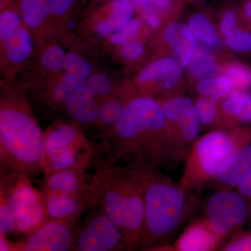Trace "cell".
I'll return each mask as SVG.
<instances>
[{
  "label": "cell",
  "mask_w": 251,
  "mask_h": 251,
  "mask_svg": "<svg viewBox=\"0 0 251 251\" xmlns=\"http://www.w3.org/2000/svg\"><path fill=\"white\" fill-rule=\"evenodd\" d=\"M166 120L161 104L148 95L131 97L120 120L103 140L94 142L97 152L110 163L145 162L170 166Z\"/></svg>",
  "instance_id": "cell-1"
},
{
  "label": "cell",
  "mask_w": 251,
  "mask_h": 251,
  "mask_svg": "<svg viewBox=\"0 0 251 251\" xmlns=\"http://www.w3.org/2000/svg\"><path fill=\"white\" fill-rule=\"evenodd\" d=\"M92 168L91 192L110 221L125 235L129 251H136L141 237L145 189L139 171L130 164L108 163L97 152Z\"/></svg>",
  "instance_id": "cell-2"
},
{
  "label": "cell",
  "mask_w": 251,
  "mask_h": 251,
  "mask_svg": "<svg viewBox=\"0 0 251 251\" xmlns=\"http://www.w3.org/2000/svg\"><path fill=\"white\" fill-rule=\"evenodd\" d=\"M126 164L138 169L145 189L143 228L136 251L162 250L191 215L197 200L153 163Z\"/></svg>",
  "instance_id": "cell-3"
},
{
  "label": "cell",
  "mask_w": 251,
  "mask_h": 251,
  "mask_svg": "<svg viewBox=\"0 0 251 251\" xmlns=\"http://www.w3.org/2000/svg\"><path fill=\"white\" fill-rule=\"evenodd\" d=\"M44 132L21 96H4L0 105V175L34 177L44 173Z\"/></svg>",
  "instance_id": "cell-4"
},
{
  "label": "cell",
  "mask_w": 251,
  "mask_h": 251,
  "mask_svg": "<svg viewBox=\"0 0 251 251\" xmlns=\"http://www.w3.org/2000/svg\"><path fill=\"white\" fill-rule=\"evenodd\" d=\"M251 141V128L216 129L199 137L185 161L179 184L192 193L210 184L224 161Z\"/></svg>",
  "instance_id": "cell-5"
},
{
  "label": "cell",
  "mask_w": 251,
  "mask_h": 251,
  "mask_svg": "<svg viewBox=\"0 0 251 251\" xmlns=\"http://www.w3.org/2000/svg\"><path fill=\"white\" fill-rule=\"evenodd\" d=\"M96 146L77 126L57 122L44 132V176L62 170L92 168Z\"/></svg>",
  "instance_id": "cell-6"
},
{
  "label": "cell",
  "mask_w": 251,
  "mask_h": 251,
  "mask_svg": "<svg viewBox=\"0 0 251 251\" xmlns=\"http://www.w3.org/2000/svg\"><path fill=\"white\" fill-rule=\"evenodd\" d=\"M166 117L167 149L170 165L186 161L193 144L199 138L201 118L195 103L182 96L169 97L161 102Z\"/></svg>",
  "instance_id": "cell-7"
},
{
  "label": "cell",
  "mask_w": 251,
  "mask_h": 251,
  "mask_svg": "<svg viewBox=\"0 0 251 251\" xmlns=\"http://www.w3.org/2000/svg\"><path fill=\"white\" fill-rule=\"evenodd\" d=\"M0 192L4 193L16 217L18 233L29 235L46 222L44 199L40 189L25 174L0 175Z\"/></svg>",
  "instance_id": "cell-8"
},
{
  "label": "cell",
  "mask_w": 251,
  "mask_h": 251,
  "mask_svg": "<svg viewBox=\"0 0 251 251\" xmlns=\"http://www.w3.org/2000/svg\"><path fill=\"white\" fill-rule=\"evenodd\" d=\"M202 219L224 241L242 231L249 220V204L237 190L219 188L203 204Z\"/></svg>",
  "instance_id": "cell-9"
},
{
  "label": "cell",
  "mask_w": 251,
  "mask_h": 251,
  "mask_svg": "<svg viewBox=\"0 0 251 251\" xmlns=\"http://www.w3.org/2000/svg\"><path fill=\"white\" fill-rule=\"evenodd\" d=\"M112 94L110 77L103 74H93L85 85L68 99L63 110L71 123L81 130L94 126L100 109Z\"/></svg>",
  "instance_id": "cell-10"
},
{
  "label": "cell",
  "mask_w": 251,
  "mask_h": 251,
  "mask_svg": "<svg viewBox=\"0 0 251 251\" xmlns=\"http://www.w3.org/2000/svg\"><path fill=\"white\" fill-rule=\"evenodd\" d=\"M129 251L125 235L98 204L88 209L74 251Z\"/></svg>",
  "instance_id": "cell-11"
},
{
  "label": "cell",
  "mask_w": 251,
  "mask_h": 251,
  "mask_svg": "<svg viewBox=\"0 0 251 251\" xmlns=\"http://www.w3.org/2000/svg\"><path fill=\"white\" fill-rule=\"evenodd\" d=\"M80 222L48 221L29 235L11 242L12 251H74Z\"/></svg>",
  "instance_id": "cell-12"
},
{
  "label": "cell",
  "mask_w": 251,
  "mask_h": 251,
  "mask_svg": "<svg viewBox=\"0 0 251 251\" xmlns=\"http://www.w3.org/2000/svg\"><path fill=\"white\" fill-rule=\"evenodd\" d=\"M42 196L46 221L80 222L82 213L94 205L91 190L82 193H46Z\"/></svg>",
  "instance_id": "cell-13"
},
{
  "label": "cell",
  "mask_w": 251,
  "mask_h": 251,
  "mask_svg": "<svg viewBox=\"0 0 251 251\" xmlns=\"http://www.w3.org/2000/svg\"><path fill=\"white\" fill-rule=\"evenodd\" d=\"M93 75L92 64L81 59L75 67L64 72L44 97V103L54 110L64 109L68 99L88 82Z\"/></svg>",
  "instance_id": "cell-14"
},
{
  "label": "cell",
  "mask_w": 251,
  "mask_h": 251,
  "mask_svg": "<svg viewBox=\"0 0 251 251\" xmlns=\"http://www.w3.org/2000/svg\"><path fill=\"white\" fill-rule=\"evenodd\" d=\"M251 172V141L237 149L220 167L211 181L214 186L237 190Z\"/></svg>",
  "instance_id": "cell-15"
},
{
  "label": "cell",
  "mask_w": 251,
  "mask_h": 251,
  "mask_svg": "<svg viewBox=\"0 0 251 251\" xmlns=\"http://www.w3.org/2000/svg\"><path fill=\"white\" fill-rule=\"evenodd\" d=\"M75 0H21L20 14L29 29H40L50 18H61L72 9Z\"/></svg>",
  "instance_id": "cell-16"
},
{
  "label": "cell",
  "mask_w": 251,
  "mask_h": 251,
  "mask_svg": "<svg viewBox=\"0 0 251 251\" xmlns=\"http://www.w3.org/2000/svg\"><path fill=\"white\" fill-rule=\"evenodd\" d=\"M225 241L209 227L203 219L194 221L186 227L169 251H209L219 250Z\"/></svg>",
  "instance_id": "cell-17"
},
{
  "label": "cell",
  "mask_w": 251,
  "mask_h": 251,
  "mask_svg": "<svg viewBox=\"0 0 251 251\" xmlns=\"http://www.w3.org/2000/svg\"><path fill=\"white\" fill-rule=\"evenodd\" d=\"M182 67L176 59L162 57L144 68L138 75V83L143 86L156 85L162 90H171L179 82Z\"/></svg>",
  "instance_id": "cell-18"
},
{
  "label": "cell",
  "mask_w": 251,
  "mask_h": 251,
  "mask_svg": "<svg viewBox=\"0 0 251 251\" xmlns=\"http://www.w3.org/2000/svg\"><path fill=\"white\" fill-rule=\"evenodd\" d=\"M88 170L66 169L44 175L41 181L40 191L42 194L50 193H75L91 190V178Z\"/></svg>",
  "instance_id": "cell-19"
},
{
  "label": "cell",
  "mask_w": 251,
  "mask_h": 251,
  "mask_svg": "<svg viewBox=\"0 0 251 251\" xmlns=\"http://www.w3.org/2000/svg\"><path fill=\"white\" fill-rule=\"evenodd\" d=\"M163 37L181 67H188L198 49L197 40L189 26L170 23L165 29Z\"/></svg>",
  "instance_id": "cell-20"
},
{
  "label": "cell",
  "mask_w": 251,
  "mask_h": 251,
  "mask_svg": "<svg viewBox=\"0 0 251 251\" xmlns=\"http://www.w3.org/2000/svg\"><path fill=\"white\" fill-rule=\"evenodd\" d=\"M134 8L130 0H113L108 14L94 24V32L102 39L110 37L133 21Z\"/></svg>",
  "instance_id": "cell-21"
},
{
  "label": "cell",
  "mask_w": 251,
  "mask_h": 251,
  "mask_svg": "<svg viewBox=\"0 0 251 251\" xmlns=\"http://www.w3.org/2000/svg\"><path fill=\"white\" fill-rule=\"evenodd\" d=\"M0 40L5 57L11 64H23L30 57L33 50L32 38L25 25Z\"/></svg>",
  "instance_id": "cell-22"
},
{
  "label": "cell",
  "mask_w": 251,
  "mask_h": 251,
  "mask_svg": "<svg viewBox=\"0 0 251 251\" xmlns=\"http://www.w3.org/2000/svg\"><path fill=\"white\" fill-rule=\"evenodd\" d=\"M222 110L233 127L237 123H251V94L247 90H234L224 99Z\"/></svg>",
  "instance_id": "cell-23"
},
{
  "label": "cell",
  "mask_w": 251,
  "mask_h": 251,
  "mask_svg": "<svg viewBox=\"0 0 251 251\" xmlns=\"http://www.w3.org/2000/svg\"><path fill=\"white\" fill-rule=\"evenodd\" d=\"M129 99H122L113 93L105 101L100 109L98 120L94 125V126L97 127L99 131L96 140L100 141L111 131L114 126L116 125L123 115L126 105Z\"/></svg>",
  "instance_id": "cell-24"
},
{
  "label": "cell",
  "mask_w": 251,
  "mask_h": 251,
  "mask_svg": "<svg viewBox=\"0 0 251 251\" xmlns=\"http://www.w3.org/2000/svg\"><path fill=\"white\" fill-rule=\"evenodd\" d=\"M188 67L190 74L198 80L219 76L221 73V68L206 48L197 49Z\"/></svg>",
  "instance_id": "cell-25"
},
{
  "label": "cell",
  "mask_w": 251,
  "mask_h": 251,
  "mask_svg": "<svg viewBox=\"0 0 251 251\" xmlns=\"http://www.w3.org/2000/svg\"><path fill=\"white\" fill-rule=\"evenodd\" d=\"M188 26L196 40L206 47L217 48L221 46V38L210 21L201 14L193 15L190 18Z\"/></svg>",
  "instance_id": "cell-26"
},
{
  "label": "cell",
  "mask_w": 251,
  "mask_h": 251,
  "mask_svg": "<svg viewBox=\"0 0 251 251\" xmlns=\"http://www.w3.org/2000/svg\"><path fill=\"white\" fill-rule=\"evenodd\" d=\"M232 81L226 76H217L203 79L197 85L198 93L201 97H209L219 100L227 97L234 90Z\"/></svg>",
  "instance_id": "cell-27"
},
{
  "label": "cell",
  "mask_w": 251,
  "mask_h": 251,
  "mask_svg": "<svg viewBox=\"0 0 251 251\" xmlns=\"http://www.w3.org/2000/svg\"><path fill=\"white\" fill-rule=\"evenodd\" d=\"M19 234L12 207L4 193L0 192V237Z\"/></svg>",
  "instance_id": "cell-28"
},
{
  "label": "cell",
  "mask_w": 251,
  "mask_h": 251,
  "mask_svg": "<svg viewBox=\"0 0 251 251\" xmlns=\"http://www.w3.org/2000/svg\"><path fill=\"white\" fill-rule=\"evenodd\" d=\"M67 52L62 46H49L43 52L41 57V64L48 72L56 73L63 70L64 59Z\"/></svg>",
  "instance_id": "cell-29"
},
{
  "label": "cell",
  "mask_w": 251,
  "mask_h": 251,
  "mask_svg": "<svg viewBox=\"0 0 251 251\" xmlns=\"http://www.w3.org/2000/svg\"><path fill=\"white\" fill-rule=\"evenodd\" d=\"M217 100L201 97L195 102L202 125L210 126L216 123L218 116Z\"/></svg>",
  "instance_id": "cell-30"
},
{
  "label": "cell",
  "mask_w": 251,
  "mask_h": 251,
  "mask_svg": "<svg viewBox=\"0 0 251 251\" xmlns=\"http://www.w3.org/2000/svg\"><path fill=\"white\" fill-rule=\"evenodd\" d=\"M142 25L140 19H133L129 24L109 37L110 44L115 46H122L134 40L141 30Z\"/></svg>",
  "instance_id": "cell-31"
},
{
  "label": "cell",
  "mask_w": 251,
  "mask_h": 251,
  "mask_svg": "<svg viewBox=\"0 0 251 251\" xmlns=\"http://www.w3.org/2000/svg\"><path fill=\"white\" fill-rule=\"evenodd\" d=\"M225 75L232 81L238 90H247L251 85V71L241 64L229 65L225 69Z\"/></svg>",
  "instance_id": "cell-32"
},
{
  "label": "cell",
  "mask_w": 251,
  "mask_h": 251,
  "mask_svg": "<svg viewBox=\"0 0 251 251\" xmlns=\"http://www.w3.org/2000/svg\"><path fill=\"white\" fill-rule=\"evenodd\" d=\"M225 42L227 47L234 52H251V33L237 28L232 34L225 36Z\"/></svg>",
  "instance_id": "cell-33"
},
{
  "label": "cell",
  "mask_w": 251,
  "mask_h": 251,
  "mask_svg": "<svg viewBox=\"0 0 251 251\" xmlns=\"http://www.w3.org/2000/svg\"><path fill=\"white\" fill-rule=\"evenodd\" d=\"M222 251H251V232H241L225 241L220 247Z\"/></svg>",
  "instance_id": "cell-34"
},
{
  "label": "cell",
  "mask_w": 251,
  "mask_h": 251,
  "mask_svg": "<svg viewBox=\"0 0 251 251\" xmlns=\"http://www.w3.org/2000/svg\"><path fill=\"white\" fill-rule=\"evenodd\" d=\"M144 51L145 46L143 43L135 39L122 46L120 53L122 58L128 62H133L141 57Z\"/></svg>",
  "instance_id": "cell-35"
},
{
  "label": "cell",
  "mask_w": 251,
  "mask_h": 251,
  "mask_svg": "<svg viewBox=\"0 0 251 251\" xmlns=\"http://www.w3.org/2000/svg\"><path fill=\"white\" fill-rule=\"evenodd\" d=\"M237 29L236 17L232 11H225L221 18L220 29L224 36H228Z\"/></svg>",
  "instance_id": "cell-36"
},
{
  "label": "cell",
  "mask_w": 251,
  "mask_h": 251,
  "mask_svg": "<svg viewBox=\"0 0 251 251\" xmlns=\"http://www.w3.org/2000/svg\"><path fill=\"white\" fill-rule=\"evenodd\" d=\"M143 10V17L149 25L153 29H157L161 25V16L151 6L147 5Z\"/></svg>",
  "instance_id": "cell-37"
},
{
  "label": "cell",
  "mask_w": 251,
  "mask_h": 251,
  "mask_svg": "<svg viewBox=\"0 0 251 251\" xmlns=\"http://www.w3.org/2000/svg\"><path fill=\"white\" fill-rule=\"evenodd\" d=\"M148 5L162 16L170 12L173 4L172 0H149Z\"/></svg>",
  "instance_id": "cell-38"
},
{
  "label": "cell",
  "mask_w": 251,
  "mask_h": 251,
  "mask_svg": "<svg viewBox=\"0 0 251 251\" xmlns=\"http://www.w3.org/2000/svg\"><path fill=\"white\" fill-rule=\"evenodd\" d=\"M81 57L80 54L77 53V52H69L66 54L65 59H64V65H63V71L69 70L72 68L75 67L76 64L81 60Z\"/></svg>",
  "instance_id": "cell-39"
},
{
  "label": "cell",
  "mask_w": 251,
  "mask_h": 251,
  "mask_svg": "<svg viewBox=\"0 0 251 251\" xmlns=\"http://www.w3.org/2000/svg\"><path fill=\"white\" fill-rule=\"evenodd\" d=\"M238 192L240 193L241 195L249 201L251 198V172L250 174L248 175L247 177L246 178L244 181H242V184L239 185V187L237 188Z\"/></svg>",
  "instance_id": "cell-40"
},
{
  "label": "cell",
  "mask_w": 251,
  "mask_h": 251,
  "mask_svg": "<svg viewBox=\"0 0 251 251\" xmlns=\"http://www.w3.org/2000/svg\"><path fill=\"white\" fill-rule=\"evenodd\" d=\"M135 8L143 9L148 4L149 0H130Z\"/></svg>",
  "instance_id": "cell-41"
},
{
  "label": "cell",
  "mask_w": 251,
  "mask_h": 251,
  "mask_svg": "<svg viewBox=\"0 0 251 251\" xmlns=\"http://www.w3.org/2000/svg\"><path fill=\"white\" fill-rule=\"evenodd\" d=\"M244 12L248 19L251 20V0L247 1L244 6Z\"/></svg>",
  "instance_id": "cell-42"
},
{
  "label": "cell",
  "mask_w": 251,
  "mask_h": 251,
  "mask_svg": "<svg viewBox=\"0 0 251 251\" xmlns=\"http://www.w3.org/2000/svg\"><path fill=\"white\" fill-rule=\"evenodd\" d=\"M249 201V219H251V198Z\"/></svg>",
  "instance_id": "cell-43"
}]
</instances>
